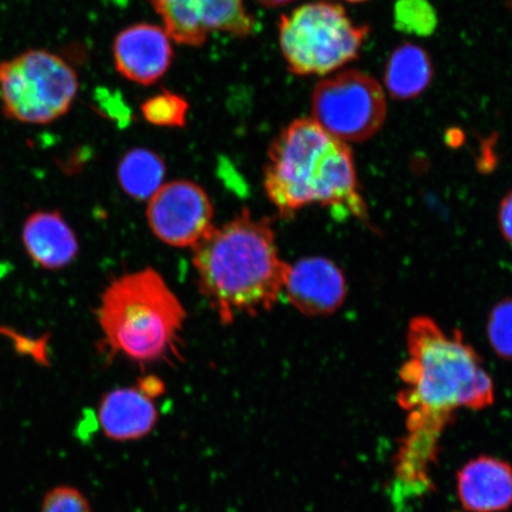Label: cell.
I'll return each mask as SVG.
<instances>
[{
    "mask_svg": "<svg viewBox=\"0 0 512 512\" xmlns=\"http://www.w3.org/2000/svg\"><path fill=\"white\" fill-rule=\"evenodd\" d=\"M407 345L398 401L407 412L408 437L439 444L457 409L494 403L491 377L459 331L448 335L433 319L416 317L408 326Z\"/></svg>",
    "mask_w": 512,
    "mask_h": 512,
    "instance_id": "cell-1",
    "label": "cell"
},
{
    "mask_svg": "<svg viewBox=\"0 0 512 512\" xmlns=\"http://www.w3.org/2000/svg\"><path fill=\"white\" fill-rule=\"evenodd\" d=\"M198 285L223 324L271 310L290 265L280 258L272 224L243 210L194 247Z\"/></svg>",
    "mask_w": 512,
    "mask_h": 512,
    "instance_id": "cell-2",
    "label": "cell"
},
{
    "mask_svg": "<svg viewBox=\"0 0 512 512\" xmlns=\"http://www.w3.org/2000/svg\"><path fill=\"white\" fill-rule=\"evenodd\" d=\"M268 200L281 216L322 204L364 219L354 158L347 143L331 136L313 119L285 127L268 151L264 178Z\"/></svg>",
    "mask_w": 512,
    "mask_h": 512,
    "instance_id": "cell-3",
    "label": "cell"
},
{
    "mask_svg": "<svg viewBox=\"0 0 512 512\" xmlns=\"http://www.w3.org/2000/svg\"><path fill=\"white\" fill-rule=\"evenodd\" d=\"M185 316L176 294L151 268L113 281L98 310L108 347L114 354L140 363L155 362L176 352Z\"/></svg>",
    "mask_w": 512,
    "mask_h": 512,
    "instance_id": "cell-4",
    "label": "cell"
},
{
    "mask_svg": "<svg viewBox=\"0 0 512 512\" xmlns=\"http://www.w3.org/2000/svg\"><path fill=\"white\" fill-rule=\"evenodd\" d=\"M368 35L329 2L307 3L279 22V43L293 74L326 75L355 60Z\"/></svg>",
    "mask_w": 512,
    "mask_h": 512,
    "instance_id": "cell-5",
    "label": "cell"
},
{
    "mask_svg": "<svg viewBox=\"0 0 512 512\" xmlns=\"http://www.w3.org/2000/svg\"><path fill=\"white\" fill-rule=\"evenodd\" d=\"M78 91L75 70L50 51L29 50L0 63L3 110L19 123H53L70 110Z\"/></svg>",
    "mask_w": 512,
    "mask_h": 512,
    "instance_id": "cell-6",
    "label": "cell"
},
{
    "mask_svg": "<svg viewBox=\"0 0 512 512\" xmlns=\"http://www.w3.org/2000/svg\"><path fill=\"white\" fill-rule=\"evenodd\" d=\"M312 113V119L331 136L344 143L364 142L386 120V96L371 76L347 70L318 83Z\"/></svg>",
    "mask_w": 512,
    "mask_h": 512,
    "instance_id": "cell-7",
    "label": "cell"
},
{
    "mask_svg": "<svg viewBox=\"0 0 512 512\" xmlns=\"http://www.w3.org/2000/svg\"><path fill=\"white\" fill-rule=\"evenodd\" d=\"M172 41L200 47L214 32L245 38L254 34L255 19L245 0H149Z\"/></svg>",
    "mask_w": 512,
    "mask_h": 512,
    "instance_id": "cell-8",
    "label": "cell"
},
{
    "mask_svg": "<svg viewBox=\"0 0 512 512\" xmlns=\"http://www.w3.org/2000/svg\"><path fill=\"white\" fill-rule=\"evenodd\" d=\"M147 221L166 245L194 248L214 228V207L207 192L189 181L163 184L149 200Z\"/></svg>",
    "mask_w": 512,
    "mask_h": 512,
    "instance_id": "cell-9",
    "label": "cell"
},
{
    "mask_svg": "<svg viewBox=\"0 0 512 512\" xmlns=\"http://www.w3.org/2000/svg\"><path fill=\"white\" fill-rule=\"evenodd\" d=\"M171 37L155 24L139 23L120 31L113 44L115 67L127 80L149 86L162 79L174 60Z\"/></svg>",
    "mask_w": 512,
    "mask_h": 512,
    "instance_id": "cell-10",
    "label": "cell"
},
{
    "mask_svg": "<svg viewBox=\"0 0 512 512\" xmlns=\"http://www.w3.org/2000/svg\"><path fill=\"white\" fill-rule=\"evenodd\" d=\"M284 291L299 312L318 317L330 315L343 304L347 285L334 262L316 256L290 265Z\"/></svg>",
    "mask_w": 512,
    "mask_h": 512,
    "instance_id": "cell-11",
    "label": "cell"
},
{
    "mask_svg": "<svg viewBox=\"0 0 512 512\" xmlns=\"http://www.w3.org/2000/svg\"><path fill=\"white\" fill-rule=\"evenodd\" d=\"M460 503L469 512H502L512 507V466L502 459L480 456L458 472Z\"/></svg>",
    "mask_w": 512,
    "mask_h": 512,
    "instance_id": "cell-12",
    "label": "cell"
},
{
    "mask_svg": "<svg viewBox=\"0 0 512 512\" xmlns=\"http://www.w3.org/2000/svg\"><path fill=\"white\" fill-rule=\"evenodd\" d=\"M22 242L29 258L44 270L56 271L75 260L78 238L57 211L40 210L25 220Z\"/></svg>",
    "mask_w": 512,
    "mask_h": 512,
    "instance_id": "cell-13",
    "label": "cell"
},
{
    "mask_svg": "<svg viewBox=\"0 0 512 512\" xmlns=\"http://www.w3.org/2000/svg\"><path fill=\"white\" fill-rule=\"evenodd\" d=\"M157 409L140 388L113 390L102 399L99 421L108 438L118 441L145 437L155 427Z\"/></svg>",
    "mask_w": 512,
    "mask_h": 512,
    "instance_id": "cell-14",
    "label": "cell"
},
{
    "mask_svg": "<svg viewBox=\"0 0 512 512\" xmlns=\"http://www.w3.org/2000/svg\"><path fill=\"white\" fill-rule=\"evenodd\" d=\"M432 76V62L426 51L403 44L390 56L384 81L394 98L412 99L425 91Z\"/></svg>",
    "mask_w": 512,
    "mask_h": 512,
    "instance_id": "cell-15",
    "label": "cell"
},
{
    "mask_svg": "<svg viewBox=\"0 0 512 512\" xmlns=\"http://www.w3.org/2000/svg\"><path fill=\"white\" fill-rule=\"evenodd\" d=\"M164 177L163 159L146 149L127 152L118 166L121 188L134 200H150L162 187Z\"/></svg>",
    "mask_w": 512,
    "mask_h": 512,
    "instance_id": "cell-16",
    "label": "cell"
},
{
    "mask_svg": "<svg viewBox=\"0 0 512 512\" xmlns=\"http://www.w3.org/2000/svg\"><path fill=\"white\" fill-rule=\"evenodd\" d=\"M146 121L160 127H183L187 124L188 101L168 91L151 96L142 105Z\"/></svg>",
    "mask_w": 512,
    "mask_h": 512,
    "instance_id": "cell-17",
    "label": "cell"
},
{
    "mask_svg": "<svg viewBox=\"0 0 512 512\" xmlns=\"http://www.w3.org/2000/svg\"><path fill=\"white\" fill-rule=\"evenodd\" d=\"M394 17L396 27L408 34L427 36L437 27V14L428 0H398Z\"/></svg>",
    "mask_w": 512,
    "mask_h": 512,
    "instance_id": "cell-18",
    "label": "cell"
},
{
    "mask_svg": "<svg viewBox=\"0 0 512 512\" xmlns=\"http://www.w3.org/2000/svg\"><path fill=\"white\" fill-rule=\"evenodd\" d=\"M488 336L496 354L512 361V299L504 300L491 311Z\"/></svg>",
    "mask_w": 512,
    "mask_h": 512,
    "instance_id": "cell-19",
    "label": "cell"
},
{
    "mask_svg": "<svg viewBox=\"0 0 512 512\" xmlns=\"http://www.w3.org/2000/svg\"><path fill=\"white\" fill-rule=\"evenodd\" d=\"M42 512H92L85 496L69 486H59L44 498Z\"/></svg>",
    "mask_w": 512,
    "mask_h": 512,
    "instance_id": "cell-20",
    "label": "cell"
},
{
    "mask_svg": "<svg viewBox=\"0 0 512 512\" xmlns=\"http://www.w3.org/2000/svg\"><path fill=\"white\" fill-rule=\"evenodd\" d=\"M499 224L505 239L512 243V191L505 196L499 209Z\"/></svg>",
    "mask_w": 512,
    "mask_h": 512,
    "instance_id": "cell-21",
    "label": "cell"
},
{
    "mask_svg": "<svg viewBox=\"0 0 512 512\" xmlns=\"http://www.w3.org/2000/svg\"><path fill=\"white\" fill-rule=\"evenodd\" d=\"M143 392L151 399H155L156 396L162 394L163 384L157 379H145L139 386Z\"/></svg>",
    "mask_w": 512,
    "mask_h": 512,
    "instance_id": "cell-22",
    "label": "cell"
},
{
    "mask_svg": "<svg viewBox=\"0 0 512 512\" xmlns=\"http://www.w3.org/2000/svg\"><path fill=\"white\" fill-rule=\"evenodd\" d=\"M258 2L267 6V8H278V6L290 4L294 2V0H258Z\"/></svg>",
    "mask_w": 512,
    "mask_h": 512,
    "instance_id": "cell-23",
    "label": "cell"
},
{
    "mask_svg": "<svg viewBox=\"0 0 512 512\" xmlns=\"http://www.w3.org/2000/svg\"><path fill=\"white\" fill-rule=\"evenodd\" d=\"M345 2H350V3H361V2H366V0H345Z\"/></svg>",
    "mask_w": 512,
    "mask_h": 512,
    "instance_id": "cell-24",
    "label": "cell"
},
{
    "mask_svg": "<svg viewBox=\"0 0 512 512\" xmlns=\"http://www.w3.org/2000/svg\"><path fill=\"white\" fill-rule=\"evenodd\" d=\"M509 2L512 4V0H509Z\"/></svg>",
    "mask_w": 512,
    "mask_h": 512,
    "instance_id": "cell-25",
    "label": "cell"
}]
</instances>
